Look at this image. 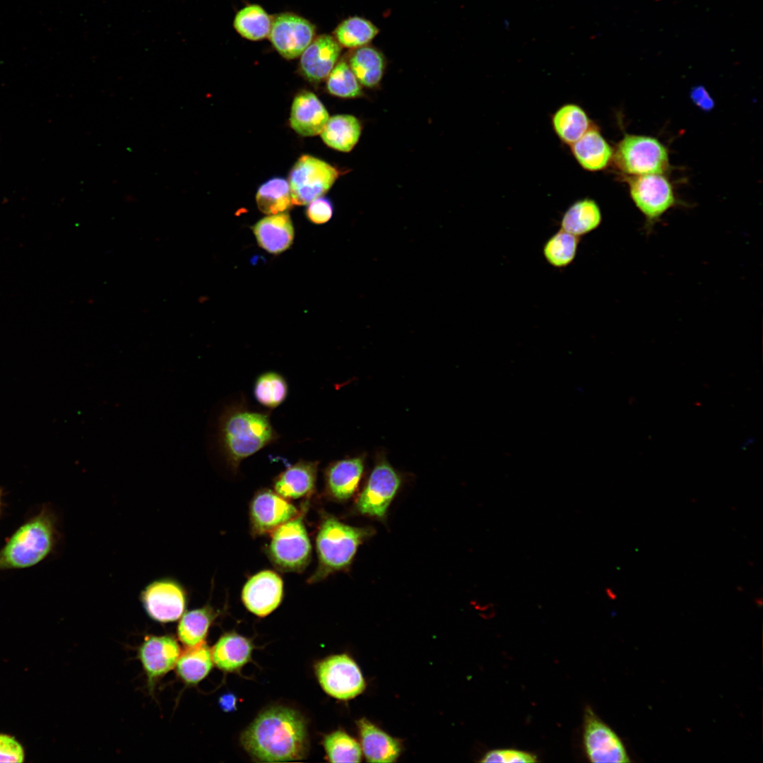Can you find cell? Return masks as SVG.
<instances>
[{"label":"cell","mask_w":763,"mask_h":763,"mask_svg":"<svg viewBox=\"0 0 763 763\" xmlns=\"http://www.w3.org/2000/svg\"><path fill=\"white\" fill-rule=\"evenodd\" d=\"M212 666L211 650L204 641L181 651L175 668L178 678L184 683L193 685L205 678Z\"/></svg>","instance_id":"obj_29"},{"label":"cell","mask_w":763,"mask_h":763,"mask_svg":"<svg viewBox=\"0 0 763 763\" xmlns=\"http://www.w3.org/2000/svg\"><path fill=\"white\" fill-rule=\"evenodd\" d=\"M627 180L630 196L644 217V232L649 235L662 216L678 203L673 187L662 174L629 176Z\"/></svg>","instance_id":"obj_8"},{"label":"cell","mask_w":763,"mask_h":763,"mask_svg":"<svg viewBox=\"0 0 763 763\" xmlns=\"http://www.w3.org/2000/svg\"><path fill=\"white\" fill-rule=\"evenodd\" d=\"M217 615L208 605L184 613L178 623L177 633L179 641L187 647L204 642L208 629Z\"/></svg>","instance_id":"obj_30"},{"label":"cell","mask_w":763,"mask_h":763,"mask_svg":"<svg viewBox=\"0 0 763 763\" xmlns=\"http://www.w3.org/2000/svg\"><path fill=\"white\" fill-rule=\"evenodd\" d=\"M57 526L55 512L45 504L23 523L0 549V571L30 568L42 562L57 545Z\"/></svg>","instance_id":"obj_3"},{"label":"cell","mask_w":763,"mask_h":763,"mask_svg":"<svg viewBox=\"0 0 763 763\" xmlns=\"http://www.w3.org/2000/svg\"><path fill=\"white\" fill-rule=\"evenodd\" d=\"M339 176L336 168L312 155L301 156L292 167L288 177L292 204L308 205L321 197Z\"/></svg>","instance_id":"obj_9"},{"label":"cell","mask_w":763,"mask_h":763,"mask_svg":"<svg viewBox=\"0 0 763 763\" xmlns=\"http://www.w3.org/2000/svg\"><path fill=\"white\" fill-rule=\"evenodd\" d=\"M315 27L307 19L285 13L272 18L268 38L276 51L287 59H295L312 42Z\"/></svg>","instance_id":"obj_14"},{"label":"cell","mask_w":763,"mask_h":763,"mask_svg":"<svg viewBox=\"0 0 763 763\" xmlns=\"http://www.w3.org/2000/svg\"><path fill=\"white\" fill-rule=\"evenodd\" d=\"M379 29L371 21L359 16L342 21L334 31L335 39L342 46L358 48L369 44L378 34Z\"/></svg>","instance_id":"obj_34"},{"label":"cell","mask_w":763,"mask_h":763,"mask_svg":"<svg viewBox=\"0 0 763 763\" xmlns=\"http://www.w3.org/2000/svg\"><path fill=\"white\" fill-rule=\"evenodd\" d=\"M341 52V45L331 35H321L313 40L301 54L300 69L304 77L319 82L329 75Z\"/></svg>","instance_id":"obj_18"},{"label":"cell","mask_w":763,"mask_h":763,"mask_svg":"<svg viewBox=\"0 0 763 763\" xmlns=\"http://www.w3.org/2000/svg\"><path fill=\"white\" fill-rule=\"evenodd\" d=\"M245 750L256 761L300 760L309 748L307 724L300 713L275 706L261 712L241 736Z\"/></svg>","instance_id":"obj_1"},{"label":"cell","mask_w":763,"mask_h":763,"mask_svg":"<svg viewBox=\"0 0 763 763\" xmlns=\"http://www.w3.org/2000/svg\"><path fill=\"white\" fill-rule=\"evenodd\" d=\"M272 19L256 4L248 5L239 11L234 19V28L243 37L259 40L268 36Z\"/></svg>","instance_id":"obj_32"},{"label":"cell","mask_w":763,"mask_h":763,"mask_svg":"<svg viewBox=\"0 0 763 763\" xmlns=\"http://www.w3.org/2000/svg\"><path fill=\"white\" fill-rule=\"evenodd\" d=\"M180 653L179 644L172 636L146 637L138 650V657L151 689L175 667Z\"/></svg>","instance_id":"obj_16"},{"label":"cell","mask_w":763,"mask_h":763,"mask_svg":"<svg viewBox=\"0 0 763 763\" xmlns=\"http://www.w3.org/2000/svg\"><path fill=\"white\" fill-rule=\"evenodd\" d=\"M329 118L326 109L313 93L302 91L295 97L290 124L298 134L303 136L320 134Z\"/></svg>","instance_id":"obj_20"},{"label":"cell","mask_w":763,"mask_h":763,"mask_svg":"<svg viewBox=\"0 0 763 763\" xmlns=\"http://www.w3.org/2000/svg\"><path fill=\"white\" fill-rule=\"evenodd\" d=\"M288 392L285 378L273 371L261 374L254 386V395L259 403L268 408H275L286 398Z\"/></svg>","instance_id":"obj_35"},{"label":"cell","mask_w":763,"mask_h":763,"mask_svg":"<svg viewBox=\"0 0 763 763\" xmlns=\"http://www.w3.org/2000/svg\"><path fill=\"white\" fill-rule=\"evenodd\" d=\"M552 125L560 141L571 146L593 124L582 107L568 103L555 111L552 117Z\"/></svg>","instance_id":"obj_27"},{"label":"cell","mask_w":763,"mask_h":763,"mask_svg":"<svg viewBox=\"0 0 763 763\" xmlns=\"http://www.w3.org/2000/svg\"><path fill=\"white\" fill-rule=\"evenodd\" d=\"M571 150L579 165L591 172L606 168L613 153V149L594 125L571 145Z\"/></svg>","instance_id":"obj_23"},{"label":"cell","mask_w":763,"mask_h":763,"mask_svg":"<svg viewBox=\"0 0 763 763\" xmlns=\"http://www.w3.org/2000/svg\"><path fill=\"white\" fill-rule=\"evenodd\" d=\"M23 758L21 745L12 737L0 735V762H22Z\"/></svg>","instance_id":"obj_40"},{"label":"cell","mask_w":763,"mask_h":763,"mask_svg":"<svg viewBox=\"0 0 763 763\" xmlns=\"http://www.w3.org/2000/svg\"><path fill=\"white\" fill-rule=\"evenodd\" d=\"M237 697L231 693L222 695L219 699L220 708L226 712L233 711L236 709Z\"/></svg>","instance_id":"obj_42"},{"label":"cell","mask_w":763,"mask_h":763,"mask_svg":"<svg viewBox=\"0 0 763 763\" xmlns=\"http://www.w3.org/2000/svg\"><path fill=\"white\" fill-rule=\"evenodd\" d=\"M297 508L275 491L258 490L249 504V516L253 536L270 534L299 513Z\"/></svg>","instance_id":"obj_13"},{"label":"cell","mask_w":763,"mask_h":763,"mask_svg":"<svg viewBox=\"0 0 763 763\" xmlns=\"http://www.w3.org/2000/svg\"><path fill=\"white\" fill-rule=\"evenodd\" d=\"M256 201L259 209L265 214L285 212L292 204L288 182L280 177L268 180L258 189Z\"/></svg>","instance_id":"obj_31"},{"label":"cell","mask_w":763,"mask_h":763,"mask_svg":"<svg viewBox=\"0 0 763 763\" xmlns=\"http://www.w3.org/2000/svg\"><path fill=\"white\" fill-rule=\"evenodd\" d=\"M3 497H4V491H3V490L1 488H0V516H1V511H2Z\"/></svg>","instance_id":"obj_43"},{"label":"cell","mask_w":763,"mask_h":763,"mask_svg":"<svg viewBox=\"0 0 763 763\" xmlns=\"http://www.w3.org/2000/svg\"><path fill=\"white\" fill-rule=\"evenodd\" d=\"M258 244L268 253L278 254L292 244L294 228L288 213L268 215L253 226Z\"/></svg>","instance_id":"obj_22"},{"label":"cell","mask_w":763,"mask_h":763,"mask_svg":"<svg viewBox=\"0 0 763 763\" xmlns=\"http://www.w3.org/2000/svg\"><path fill=\"white\" fill-rule=\"evenodd\" d=\"M252 649L247 638L235 632L226 633L213 646L212 660L220 670L235 672L249 662Z\"/></svg>","instance_id":"obj_24"},{"label":"cell","mask_w":763,"mask_h":763,"mask_svg":"<svg viewBox=\"0 0 763 763\" xmlns=\"http://www.w3.org/2000/svg\"><path fill=\"white\" fill-rule=\"evenodd\" d=\"M220 437L227 462L237 470L244 459L275 442L278 435L268 414L234 407L221 418Z\"/></svg>","instance_id":"obj_4"},{"label":"cell","mask_w":763,"mask_h":763,"mask_svg":"<svg viewBox=\"0 0 763 763\" xmlns=\"http://www.w3.org/2000/svg\"><path fill=\"white\" fill-rule=\"evenodd\" d=\"M362 132L360 122L350 114L329 117L321 137L329 147L341 152H350L358 142Z\"/></svg>","instance_id":"obj_26"},{"label":"cell","mask_w":763,"mask_h":763,"mask_svg":"<svg viewBox=\"0 0 763 763\" xmlns=\"http://www.w3.org/2000/svg\"><path fill=\"white\" fill-rule=\"evenodd\" d=\"M605 591H606V593H607V595H608V596H609L610 598H615V593H614V592L613 591V590H612L611 588H607L605 589Z\"/></svg>","instance_id":"obj_44"},{"label":"cell","mask_w":763,"mask_h":763,"mask_svg":"<svg viewBox=\"0 0 763 763\" xmlns=\"http://www.w3.org/2000/svg\"><path fill=\"white\" fill-rule=\"evenodd\" d=\"M318 461L299 460L273 480L274 491L287 499L310 497L315 492Z\"/></svg>","instance_id":"obj_19"},{"label":"cell","mask_w":763,"mask_h":763,"mask_svg":"<svg viewBox=\"0 0 763 763\" xmlns=\"http://www.w3.org/2000/svg\"><path fill=\"white\" fill-rule=\"evenodd\" d=\"M691 97L697 106L704 110H711L714 105V102L710 95L706 90L701 86L694 88L692 90Z\"/></svg>","instance_id":"obj_41"},{"label":"cell","mask_w":763,"mask_h":763,"mask_svg":"<svg viewBox=\"0 0 763 763\" xmlns=\"http://www.w3.org/2000/svg\"><path fill=\"white\" fill-rule=\"evenodd\" d=\"M584 743L592 762H630L620 738L589 707L584 714Z\"/></svg>","instance_id":"obj_15"},{"label":"cell","mask_w":763,"mask_h":763,"mask_svg":"<svg viewBox=\"0 0 763 763\" xmlns=\"http://www.w3.org/2000/svg\"><path fill=\"white\" fill-rule=\"evenodd\" d=\"M480 762L503 763L535 762H536V757L533 754L524 751L504 749L489 751L484 755Z\"/></svg>","instance_id":"obj_38"},{"label":"cell","mask_w":763,"mask_h":763,"mask_svg":"<svg viewBox=\"0 0 763 763\" xmlns=\"http://www.w3.org/2000/svg\"><path fill=\"white\" fill-rule=\"evenodd\" d=\"M366 470V453L329 463L324 470V495L336 503L349 502L359 492Z\"/></svg>","instance_id":"obj_12"},{"label":"cell","mask_w":763,"mask_h":763,"mask_svg":"<svg viewBox=\"0 0 763 763\" xmlns=\"http://www.w3.org/2000/svg\"><path fill=\"white\" fill-rule=\"evenodd\" d=\"M602 222V213L593 199L585 198L574 202L565 211L560 220L561 230L579 237L597 229Z\"/></svg>","instance_id":"obj_25"},{"label":"cell","mask_w":763,"mask_h":763,"mask_svg":"<svg viewBox=\"0 0 763 763\" xmlns=\"http://www.w3.org/2000/svg\"><path fill=\"white\" fill-rule=\"evenodd\" d=\"M333 215V206L331 202L326 199L319 197L311 201L307 208L306 215L312 223L321 224L329 221Z\"/></svg>","instance_id":"obj_39"},{"label":"cell","mask_w":763,"mask_h":763,"mask_svg":"<svg viewBox=\"0 0 763 763\" xmlns=\"http://www.w3.org/2000/svg\"><path fill=\"white\" fill-rule=\"evenodd\" d=\"M283 596V581L271 570H262L252 576L242 591L244 606L253 614L265 617L276 610Z\"/></svg>","instance_id":"obj_17"},{"label":"cell","mask_w":763,"mask_h":763,"mask_svg":"<svg viewBox=\"0 0 763 763\" xmlns=\"http://www.w3.org/2000/svg\"><path fill=\"white\" fill-rule=\"evenodd\" d=\"M323 745L331 762L361 761L362 752L360 745L343 731L338 730L326 735Z\"/></svg>","instance_id":"obj_36"},{"label":"cell","mask_w":763,"mask_h":763,"mask_svg":"<svg viewBox=\"0 0 763 763\" xmlns=\"http://www.w3.org/2000/svg\"><path fill=\"white\" fill-rule=\"evenodd\" d=\"M579 242L580 237L560 229L545 242L544 258L555 268L567 267L574 260Z\"/></svg>","instance_id":"obj_33"},{"label":"cell","mask_w":763,"mask_h":763,"mask_svg":"<svg viewBox=\"0 0 763 763\" xmlns=\"http://www.w3.org/2000/svg\"><path fill=\"white\" fill-rule=\"evenodd\" d=\"M360 747L369 762H394L399 757L402 745L399 740L391 736L369 720L357 721Z\"/></svg>","instance_id":"obj_21"},{"label":"cell","mask_w":763,"mask_h":763,"mask_svg":"<svg viewBox=\"0 0 763 763\" xmlns=\"http://www.w3.org/2000/svg\"><path fill=\"white\" fill-rule=\"evenodd\" d=\"M364 480L348 515L363 516L386 526L390 507L404 486L406 474L392 466L384 451H379Z\"/></svg>","instance_id":"obj_5"},{"label":"cell","mask_w":763,"mask_h":763,"mask_svg":"<svg viewBox=\"0 0 763 763\" xmlns=\"http://www.w3.org/2000/svg\"><path fill=\"white\" fill-rule=\"evenodd\" d=\"M376 531L372 526L349 525L333 514L321 511L315 538L318 563L307 583L320 582L337 572H348L360 547Z\"/></svg>","instance_id":"obj_2"},{"label":"cell","mask_w":763,"mask_h":763,"mask_svg":"<svg viewBox=\"0 0 763 763\" xmlns=\"http://www.w3.org/2000/svg\"><path fill=\"white\" fill-rule=\"evenodd\" d=\"M139 599L151 620L169 623L177 621L185 613L189 593L177 579L162 576L146 584L140 593Z\"/></svg>","instance_id":"obj_10"},{"label":"cell","mask_w":763,"mask_h":763,"mask_svg":"<svg viewBox=\"0 0 763 763\" xmlns=\"http://www.w3.org/2000/svg\"><path fill=\"white\" fill-rule=\"evenodd\" d=\"M349 66L361 85L374 88L382 79L385 69V59L377 49L365 45L352 53Z\"/></svg>","instance_id":"obj_28"},{"label":"cell","mask_w":763,"mask_h":763,"mask_svg":"<svg viewBox=\"0 0 763 763\" xmlns=\"http://www.w3.org/2000/svg\"><path fill=\"white\" fill-rule=\"evenodd\" d=\"M326 88L331 95L343 98H354L362 95L361 84L345 61L335 65L328 76Z\"/></svg>","instance_id":"obj_37"},{"label":"cell","mask_w":763,"mask_h":763,"mask_svg":"<svg viewBox=\"0 0 763 763\" xmlns=\"http://www.w3.org/2000/svg\"><path fill=\"white\" fill-rule=\"evenodd\" d=\"M315 672L322 689L338 699H353L365 688L358 666L346 654L326 657L317 663Z\"/></svg>","instance_id":"obj_11"},{"label":"cell","mask_w":763,"mask_h":763,"mask_svg":"<svg viewBox=\"0 0 763 763\" xmlns=\"http://www.w3.org/2000/svg\"><path fill=\"white\" fill-rule=\"evenodd\" d=\"M615 167L629 176L663 174L668 167L666 147L656 138L625 135L613 150Z\"/></svg>","instance_id":"obj_7"},{"label":"cell","mask_w":763,"mask_h":763,"mask_svg":"<svg viewBox=\"0 0 763 763\" xmlns=\"http://www.w3.org/2000/svg\"><path fill=\"white\" fill-rule=\"evenodd\" d=\"M308 509L309 500H306L297 516L270 533L266 553L280 572L301 573L310 562L312 548L304 524Z\"/></svg>","instance_id":"obj_6"}]
</instances>
